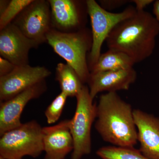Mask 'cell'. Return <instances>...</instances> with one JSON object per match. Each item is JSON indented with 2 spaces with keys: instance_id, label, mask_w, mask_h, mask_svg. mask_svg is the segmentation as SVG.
Returning a JSON list of instances; mask_svg holds the SVG:
<instances>
[{
  "instance_id": "cell-15",
  "label": "cell",
  "mask_w": 159,
  "mask_h": 159,
  "mask_svg": "<svg viewBox=\"0 0 159 159\" xmlns=\"http://www.w3.org/2000/svg\"><path fill=\"white\" fill-rule=\"evenodd\" d=\"M135 63L128 55L122 51L108 49L100 54L97 62L92 68L90 73L116 71L133 68Z\"/></svg>"
},
{
  "instance_id": "cell-3",
  "label": "cell",
  "mask_w": 159,
  "mask_h": 159,
  "mask_svg": "<svg viewBox=\"0 0 159 159\" xmlns=\"http://www.w3.org/2000/svg\"><path fill=\"white\" fill-rule=\"evenodd\" d=\"M47 42L75 70L83 83H87L90 75L87 54L93 44L90 30L85 27L76 32L65 33L52 29L47 34Z\"/></svg>"
},
{
  "instance_id": "cell-7",
  "label": "cell",
  "mask_w": 159,
  "mask_h": 159,
  "mask_svg": "<svg viewBox=\"0 0 159 159\" xmlns=\"http://www.w3.org/2000/svg\"><path fill=\"white\" fill-rule=\"evenodd\" d=\"M11 23L39 45L47 42V34L52 29L48 1L33 0Z\"/></svg>"
},
{
  "instance_id": "cell-13",
  "label": "cell",
  "mask_w": 159,
  "mask_h": 159,
  "mask_svg": "<svg viewBox=\"0 0 159 159\" xmlns=\"http://www.w3.org/2000/svg\"><path fill=\"white\" fill-rule=\"evenodd\" d=\"M134 119L138 132L139 150L150 159H159V118L135 109Z\"/></svg>"
},
{
  "instance_id": "cell-22",
  "label": "cell",
  "mask_w": 159,
  "mask_h": 159,
  "mask_svg": "<svg viewBox=\"0 0 159 159\" xmlns=\"http://www.w3.org/2000/svg\"><path fill=\"white\" fill-rule=\"evenodd\" d=\"M134 4V7L137 11H144V9L154 1L153 0H133L131 1Z\"/></svg>"
},
{
  "instance_id": "cell-4",
  "label": "cell",
  "mask_w": 159,
  "mask_h": 159,
  "mask_svg": "<svg viewBox=\"0 0 159 159\" xmlns=\"http://www.w3.org/2000/svg\"><path fill=\"white\" fill-rule=\"evenodd\" d=\"M43 128L32 120L5 133L1 136L0 156L6 159L39 156L44 152Z\"/></svg>"
},
{
  "instance_id": "cell-17",
  "label": "cell",
  "mask_w": 159,
  "mask_h": 159,
  "mask_svg": "<svg viewBox=\"0 0 159 159\" xmlns=\"http://www.w3.org/2000/svg\"><path fill=\"white\" fill-rule=\"evenodd\" d=\"M97 154L102 159H150L134 147L106 146L101 147Z\"/></svg>"
},
{
  "instance_id": "cell-5",
  "label": "cell",
  "mask_w": 159,
  "mask_h": 159,
  "mask_svg": "<svg viewBox=\"0 0 159 159\" xmlns=\"http://www.w3.org/2000/svg\"><path fill=\"white\" fill-rule=\"evenodd\" d=\"M77 106L74 117L70 120V129L74 142L71 159H81L92 151L91 129L96 119L97 104L84 85L76 97Z\"/></svg>"
},
{
  "instance_id": "cell-25",
  "label": "cell",
  "mask_w": 159,
  "mask_h": 159,
  "mask_svg": "<svg viewBox=\"0 0 159 159\" xmlns=\"http://www.w3.org/2000/svg\"><path fill=\"white\" fill-rule=\"evenodd\" d=\"M0 159H6L0 156Z\"/></svg>"
},
{
  "instance_id": "cell-23",
  "label": "cell",
  "mask_w": 159,
  "mask_h": 159,
  "mask_svg": "<svg viewBox=\"0 0 159 159\" xmlns=\"http://www.w3.org/2000/svg\"><path fill=\"white\" fill-rule=\"evenodd\" d=\"M153 12L155 18L159 22V0L154 2Z\"/></svg>"
},
{
  "instance_id": "cell-1",
  "label": "cell",
  "mask_w": 159,
  "mask_h": 159,
  "mask_svg": "<svg viewBox=\"0 0 159 159\" xmlns=\"http://www.w3.org/2000/svg\"><path fill=\"white\" fill-rule=\"evenodd\" d=\"M159 34V22L150 12L137 11L122 21L109 34L106 42L108 49L122 51L135 64L151 56Z\"/></svg>"
},
{
  "instance_id": "cell-6",
  "label": "cell",
  "mask_w": 159,
  "mask_h": 159,
  "mask_svg": "<svg viewBox=\"0 0 159 159\" xmlns=\"http://www.w3.org/2000/svg\"><path fill=\"white\" fill-rule=\"evenodd\" d=\"M86 4L93 39L92 49L88 57L90 70L98 60L102 44L113 29L119 23L134 16L137 11L134 6H130L121 12L115 13L103 9L95 0H87Z\"/></svg>"
},
{
  "instance_id": "cell-16",
  "label": "cell",
  "mask_w": 159,
  "mask_h": 159,
  "mask_svg": "<svg viewBox=\"0 0 159 159\" xmlns=\"http://www.w3.org/2000/svg\"><path fill=\"white\" fill-rule=\"evenodd\" d=\"M55 79L59 83L61 92L68 97H76L84 85L76 71L67 63L57 64Z\"/></svg>"
},
{
  "instance_id": "cell-14",
  "label": "cell",
  "mask_w": 159,
  "mask_h": 159,
  "mask_svg": "<svg viewBox=\"0 0 159 159\" xmlns=\"http://www.w3.org/2000/svg\"><path fill=\"white\" fill-rule=\"evenodd\" d=\"M43 134L45 159H64L73 152L74 142L69 119L43 127Z\"/></svg>"
},
{
  "instance_id": "cell-9",
  "label": "cell",
  "mask_w": 159,
  "mask_h": 159,
  "mask_svg": "<svg viewBox=\"0 0 159 159\" xmlns=\"http://www.w3.org/2000/svg\"><path fill=\"white\" fill-rule=\"evenodd\" d=\"M51 74V71L44 66L33 67L29 64L16 66L10 74L0 77L1 102L45 80Z\"/></svg>"
},
{
  "instance_id": "cell-11",
  "label": "cell",
  "mask_w": 159,
  "mask_h": 159,
  "mask_svg": "<svg viewBox=\"0 0 159 159\" xmlns=\"http://www.w3.org/2000/svg\"><path fill=\"white\" fill-rule=\"evenodd\" d=\"M39 46L12 23L0 30V56L15 66L29 64V51Z\"/></svg>"
},
{
  "instance_id": "cell-18",
  "label": "cell",
  "mask_w": 159,
  "mask_h": 159,
  "mask_svg": "<svg viewBox=\"0 0 159 159\" xmlns=\"http://www.w3.org/2000/svg\"><path fill=\"white\" fill-rule=\"evenodd\" d=\"M33 0H11L5 11L0 14V30L13 21L20 13Z\"/></svg>"
},
{
  "instance_id": "cell-8",
  "label": "cell",
  "mask_w": 159,
  "mask_h": 159,
  "mask_svg": "<svg viewBox=\"0 0 159 159\" xmlns=\"http://www.w3.org/2000/svg\"><path fill=\"white\" fill-rule=\"evenodd\" d=\"M52 29L71 33L85 28L87 20L86 1L48 0Z\"/></svg>"
},
{
  "instance_id": "cell-10",
  "label": "cell",
  "mask_w": 159,
  "mask_h": 159,
  "mask_svg": "<svg viewBox=\"0 0 159 159\" xmlns=\"http://www.w3.org/2000/svg\"><path fill=\"white\" fill-rule=\"evenodd\" d=\"M45 80L32 86L0 104V135L22 125L20 117L28 102L47 90Z\"/></svg>"
},
{
  "instance_id": "cell-20",
  "label": "cell",
  "mask_w": 159,
  "mask_h": 159,
  "mask_svg": "<svg viewBox=\"0 0 159 159\" xmlns=\"http://www.w3.org/2000/svg\"><path fill=\"white\" fill-rule=\"evenodd\" d=\"M99 4L103 9L110 11L111 10L120 8L130 2L127 0H101Z\"/></svg>"
},
{
  "instance_id": "cell-24",
  "label": "cell",
  "mask_w": 159,
  "mask_h": 159,
  "mask_svg": "<svg viewBox=\"0 0 159 159\" xmlns=\"http://www.w3.org/2000/svg\"><path fill=\"white\" fill-rule=\"evenodd\" d=\"M9 2V1H0V14H2L3 11H5L6 7L8 6Z\"/></svg>"
},
{
  "instance_id": "cell-2",
  "label": "cell",
  "mask_w": 159,
  "mask_h": 159,
  "mask_svg": "<svg viewBox=\"0 0 159 159\" xmlns=\"http://www.w3.org/2000/svg\"><path fill=\"white\" fill-rule=\"evenodd\" d=\"M133 111L116 92L100 95L96 107V130L103 141L113 146L134 147L138 141Z\"/></svg>"
},
{
  "instance_id": "cell-12",
  "label": "cell",
  "mask_w": 159,
  "mask_h": 159,
  "mask_svg": "<svg viewBox=\"0 0 159 159\" xmlns=\"http://www.w3.org/2000/svg\"><path fill=\"white\" fill-rule=\"evenodd\" d=\"M137 73L134 68L116 71L90 73L88 81L90 95L93 99L101 92L128 90L135 82Z\"/></svg>"
},
{
  "instance_id": "cell-19",
  "label": "cell",
  "mask_w": 159,
  "mask_h": 159,
  "mask_svg": "<svg viewBox=\"0 0 159 159\" xmlns=\"http://www.w3.org/2000/svg\"><path fill=\"white\" fill-rule=\"evenodd\" d=\"M67 97L65 94L61 92L47 107L45 111V116L48 124H54L59 120Z\"/></svg>"
},
{
  "instance_id": "cell-21",
  "label": "cell",
  "mask_w": 159,
  "mask_h": 159,
  "mask_svg": "<svg viewBox=\"0 0 159 159\" xmlns=\"http://www.w3.org/2000/svg\"><path fill=\"white\" fill-rule=\"evenodd\" d=\"M16 66L8 60L0 56V77L10 74Z\"/></svg>"
}]
</instances>
